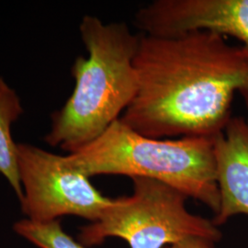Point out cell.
<instances>
[{
  "instance_id": "6da1fadb",
  "label": "cell",
  "mask_w": 248,
  "mask_h": 248,
  "mask_svg": "<svg viewBox=\"0 0 248 248\" xmlns=\"http://www.w3.org/2000/svg\"><path fill=\"white\" fill-rule=\"evenodd\" d=\"M134 67L138 89L120 120L144 136L214 137L236 92L248 108V52L220 34L140 33Z\"/></svg>"
},
{
  "instance_id": "7a4b0ae2",
  "label": "cell",
  "mask_w": 248,
  "mask_h": 248,
  "mask_svg": "<svg viewBox=\"0 0 248 248\" xmlns=\"http://www.w3.org/2000/svg\"><path fill=\"white\" fill-rule=\"evenodd\" d=\"M89 53L72 66L76 85L61 109L52 114L45 141L69 154L88 144L121 118L138 89L134 58L139 34L124 22L104 23L85 16L79 25Z\"/></svg>"
},
{
  "instance_id": "3957f363",
  "label": "cell",
  "mask_w": 248,
  "mask_h": 248,
  "mask_svg": "<svg viewBox=\"0 0 248 248\" xmlns=\"http://www.w3.org/2000/svg\"><path fill=\"white\" fill-rule=\"evenodd\" d=\"M214 137L176 140L140 134L117 120L92 142L68 154L74 169L87 177L124 175L155 179L219 212Z\"/></svg>"
},
{
  "instance_id": "277c9868",
  "label": "cell",
  "mask_w": 248,
  "mask_h": 248,
  "mask_svg": "<svg viewBox=\"0 0 248 248\" xmlns=\"http://www.w3.org/2000/svg\"><path fill=\"white\" fill-rule=\"evenodd\" d=\"M132 179V195L113 200L98 221L81 228L83 246H97L108 237L125 240L131 248H162L194 236L221 239L213 221L187 211L182 192L155 179Z\"/></svg>"
},
{
  "instance_id": "5b68a950",
  "label": "cell",
  "mask_w": 248,
  "mask_h": 248,
  "mask_svg": "<svg viewBox=\"0 0 248 248\" xmlns=\"http://www.w3.org/2000/svg\"><path fill=\"white\" fill-rule=\"evenodd\" d=\"M21 209L36 222L77 215L96 222L113 200L102 195L89 177L74 169L66 156L28 143H18Z\"/></svg>"
},
{
  "instance_id": "8992f818",
  "label": "cell",
  "mask_w": 248,
  "mask_h": 248,
  "mask_svg": "<svg viewBox=\"0 0 248 248\" xmlns=\"http://www.w3.org/2000/svg\"><path fill=\"white\" fill-rule=\"evenodd\" d=\"M134 23L148 35L209 31L232 36L248 52V0H155L136 12Z\"/></svg>"
},
{
  "instance_id": "52a82bcc",
  "label": "cell",
  "mask_w": 248,
  "mask_h": 248,
  "mask_svg": "<svg viewBox=\"0 0 248 248\" xmlns=\"http://www.w3.org/2000/svg\"><path fill=\"white\" fill-rule=\"evenodd\" d=\"M220 208L213 220L222 225L236 214L248 215V121L231 118L213 139Z\"/></svg>"
},
{
  "instance_id": "ba28073f",
  "label": "cell",
  "mask_w": 248,
  "mask_h": 248,
  "mask_svg": "<svg viewBox=\"0 0 248 248\" xmlns=\"http://www.w3.org/2000/svg\"><path fill=\"white\" fill-rule=\"evenodd\" d=\"M22 113L18 94L0 78V174L7 178L19 202L23 191L18 173V143L12 138L11 126Z\"/></svg>"
},
{
  "instance_id": "9c48e42d",
  "label": "cell",
  "mask_w": 248,
  "mask_h": 248,
  "mask_svg": "<svg viewBox=\"0 0 248 248\" xmlns=\"http://www.w3.org/2000/svg\"><path fill=\"white\" fill-rule=\"evenodd\" d=\"M14 230L40 248H86L63 232L58 220L48 222L22 220L14 224Z\"/></svg>"
},
{
  "instance_id": "30bf717a",
  "label": "cell",
  "mask_w": 248,
  "mask_h": 248,
  "mask_svg": "<svg viewBox=\"0 0 248 248\" xmlns=\"http://www.w3.org/2000/svg\"><path fill=\"white\" fill-rule=\"evenodd\" d=\"M214 242L203 237H188L171 246V248H214Z\"/></svg>"
}]
</instances>
